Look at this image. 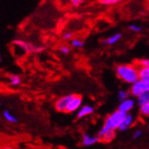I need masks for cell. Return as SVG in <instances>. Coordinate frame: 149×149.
I'll return each mask as SVG.
<instances>
[{
	"label": "cell",
	"mask_w": 149,
	"mask_h": 149,
	"mask_svg": "<svg viewBox=\"0 0 149 149\" xmlns=\"http://www.w3.org/2000/svg\"><path fill=\"white\" fill-rule=\"evenodd\" d=\"M116 74L120 79L128 84H134L137 80L139 79V67L133 64L123 63L116 66Z\"/></svg>",
	"instance_id": "1"
},
{
	"label": "cell",
	"mask_w": 149,
	"mask_h": 149,
	"mask_svg": "<svg viewBox=\"0 0 149 149\" xmlns=\"http://www.w3.org/2000/svg\"><path fill=\"white\" fill-rule=\"evenodd\" d=\"M127 113H123L119 110L113 112L112 114H110L109 116H107V118L105 119L104 121V126L108 127L110 130H118L120 126V124L123 123V121L124 120V118L126 117Z\"/></svg>",
	"instance_id": "2"
},
{
	"label": "cell",
	"mask_w": 149,
	"mask_h": 149,
	"mask_svg": "<svg viewBox=\"0 0 149 149\" xmlns=\"http://www.w3.org/2000/svg\"><path fill=\"white\" fill-rule=\"evenodd\" d=\"M149 90V80H137L134 84L130 86V93L132 97H139L143 93Z\"/></svg>",
	"instance_id": "3"
},
{
	"label": "cell",
	"mask_w": 149,
	"mask_h": 149,
	"mask_svg": "<svg viewBox=\"0 0 149 149\" xmlns=\"http://www.w3.org/2000/svg\"><path fill=\"white\" fill-rule=\"evenodd\" d=\"M13 42L15 46H17L18 47H20L21 49L24 50L27 53H39V52H42L45 49V47H38L35 45H31L29 42H26L20 39H15V40H13Z\"/></svg>",
	"instance_id": "4"
},
{
	"label": "cell",
	"mask_w": 149,
	"mask_h": 149,
	"mask_svg": "<svg viewBox=\"0 0 149 149\" xmlns=\"http://www.w3.org/2000/svg\"><path fill=\"white\" fill-rule=\"evenodd\" d=\"M73 97H74V95H67V96L60 97L55 104L56 109L58 112H65L67 106H68V104H70V102L73 98Z\"/></svg>",
	"instance_id": "5"
},
{
	"label": "cell",
	"mask_w": 149,
	"mask_h": 149,
	"mask_svg": "<svg viewBox=\"0 0 149 149\" xmlns=\"http://www.w3.org/2000/svg\"><path fill=\"white\" fill-rule=\"evenodd\" d=\"M81 104H82V97L80 96L74 95L73 98L71 100L70 104H68V106H67L65 113H73V112L80 109Z\"/></svg>",
	"instance_id": "6"
},
{
	"label": "cell",
	"mask_w": 149,
	"mask_h": 149,
	"mask_svg": "<svg viewBox=\"0 0 149 149\" xmlns=\"http://www.w3.org/2000/svg\"><path fill=\"white\" fill-rule=\"evenodd\" d=\"M134 106H135V101H134V99L128 98V99H126V100H124L123 102H120V104L119 105V108H118V110L128 114L133 109Z\"/></svg>",
	"instance_id": "7"
},
{
	"label": "cell",
	"mask_w": 149,
	"mask_h": 149,
	"mask_svg": "<svg viewBox=\"0 0 149 149\" xmlns=\"http://www.w3.org/2000/svg\"><path fill=\"white\" fill-rule=\"evenodd\" d=\"M133 121H134V117H133V115L132 114H130V113H128L127 115H126V117L124 118V120H123V123L120 124V128L118 129L120 131H126L127 130H129L130 127H131V125H132V123H133Z\"/></svg>",
	"instance_id": "8"
},
{
	"label": "cell",
	"mask_w": 149,
	"mask_h": 149,
	"mask_svg": "<svg viewBox=\"0 0 149 149\" xmlns=\"http://www.w3.org/2000/svg\"><path fill=\"white\" fill-rule=\"evenodd\" d=\"M100 140L99 137H92L90 135L85 133L83 134V138H82V144L85 146H93L96 143H97Z\"/></svg>",
	"instance_id": "9"
},
{
	"label": "cell",
	"mask_w": 149,
	"mask_h": 149,
	"mask_svg": "<svg viewBox=\"0 0 149 149\" xmlns=\"http://www.w3.org/2000/svg\"><path fill=\"white\" fill-rule=\"evenodd\" d=\"M94 112V108L91 105H84L82 107H80V109L77 113V117L78 118H83L88 115L92 114Z\"/></svg>",
	"instance_id": "10"
},
{
	"label": "cell",
	"mask_w": 149,
	"mask_h": 149,
	"mask_svg": "<svg viewBox=\"0 0 149 149\" xmlns=\"http://www.w3.org/2000/svg\"><path fill=\"white\" fill-rule=\"evenodd\" d=\"M139 77L141 80H149V67H139Z\"/></svg>",
	"instance_id": "11"
},
{
	"label": "cell",
	"mask_w": 149,
	"mask_h": 149,
	"mask_svg": "<svg viewBox=\"0 0 149 149\" xmlns=\"http://www.w3.org/2000/svg\"><path fill=\"white\" fill-rule=\"evenodd\" d=\"M121 38V34L120 33H116L114 35H112L111 37H109L107 39L104 40V44L106 45H113L115 43H117L119 40Z\"/></svg>",
	"instance_id": "12"
},
{
	"label": "cell",
	"mask_w": 149,
	"mask_h": 149,
	"mask_svg": "<svg viewBox=\"0 0 149 149\" xmlns=\"http://www.w3.org/2000/svg\"><path fill=\"white\" fill-rule=\"evenodd\" d=\"M146 103H149V90L146 91L145 93H143L140 97H138V104H139V106H141L142 104H145Z\"/></svg>",
	"instance_id": "13"
},
{
	"label": "cell",
	"mask_w": 149,
	"mask_h": 149,
	"mask_svg": "<svg viewBox=\"0 0 149 149\" xmlns=\"http://www.w3.org/2000/svg\"><path fill=\"white\" fill-rule=\"evenodd\" d=\"M115 138V130H111L108 131L104 136L101 139V140H103L104 142H111L113 139Z\"/></svg>",
	"instance_id": "14"
},
{
	"label": "cell",
	"mask_w": 149,
	"mask_h": 149,
	"mask_svg": "<svg viewBox=\"0 0 149 149\" xmlns=\"http://www.w3.org/2000/svg\"><path fill=\"white\" fill-rule=\"evenodd\" d=\"M3 115H4V118L7 120V121H9V123H17V118L15 117V116H13L9 111H7V110H5L4 111V113H3Z\"/></svg>",
	"instance_id": "15"
},
{
	"label": "cell",
	"mask_w": 149,
	"mask_h": 149,
	"mask_svg": "<svg viewBox=\"0 0 149 149\" xmlns=\"http://www.w3.org/2000/svg\"><path fill=\"white\" fill-rule=\"evenodd\" d=\"M9 82L12 86H17L21 83V78L18 75L12 74L9 76Z\"/></svg>",
	"instance_id": "16"
},
{
	"label": "cell",
	"mask_w": 149,
	"mask_h": 149,
	"mask_svg": "<svg viewBox=\"0 0 149 149\" xmlns=\"http://www.w3.org/2000/svg\"><path fill=\"white\" fill-rule=\"evenodd\" d=\"M130 95V91H126V90H120V91H119V93H118V99H119L120 102H123V101H124V100H126V99L130 98V97H129Z\"/></svg>",
	"instance_id": "17"
},
{
	"label": "cell",
	"mask_w": 149,
	"mask_h": 149,
	"mask_svg": "<svg viewBox=\"0 0 149 149\" xmlns=\"http://www.w3.org/2000/svg\"><path fill=\"white\" fill-rule=\"evenodd\" d=\"M139 111H140V113L142 116L149 117V103L142 104L139 108Z\"/></svg>",
	"instance_id": "18"
},
{
	"label": "cell",
	"mask_w": 149,
	"mask_h": 149,
	"mask_svg": "<svg viewBox=\"0 0 149 149\" xmlns=\"http://www.w3.org/2000/svg\"><path fill=\"white\" fill-rule=\"evenodd\" d=\"M71 44H72V47H77V48H80V47H82L84 46V43L79 39H72L71 41Z\"/></svg>",
	"instance_id": "19"
},
{
	"label": "cell",
	"mask_w": 149,
	"mask_h": 149,
	"mask_svg": "<svg viewBox=\"0 0 149 149\" xmlns=\"http://www.w3.org/2000/svg\"><path fill=\"white\" fill-rule=\"evenodd\" d=\"M121 0H100V3L103 5H106V6H111V5L117 4Z\"/></svg>",
	"instance_id": "20"
},
{
	"label": "cell",
	"mask_w": 149,
	"mask_h": 149,
	"mask_svg": "<svg viewBox=\"0 0 149 149\" xmlns=\"http://www.w3.org/2000/svg\"><path fill=\"white\" fill-rule=\"evenodd\" d=\"M129 28L130 31H132L134 32H139L142 31V27L140 25H137V24H130Z\"/></svg>",
	"instance_id": "21"
},
{
	"label": "cell",
	"mask_w": 149,
	"mask_h": 149,
	"mask_svg": "<svg viewBox=\"0 0 149 149\" xmlns=\"http://www.w3.org/2000/svg\"><path fill=\"white\" fill-rule=\"evenodd\" d=\"M139 67H149V59L144 58L139 61Z\"/></svg>",
	"instance_id": "22"
},
{
	"label": "cell",
	"mask_w": 149,
	"mask_h": 149,
	"mask_svg": "<svg viewBox=\"0 0 149 149\" xmlns=\"http://www.w3.org/2000/svg\"><path fill=\"white\" fill-rule=\"evenodd\" d=\"M142 134H143V131H142L141 130H136V131H135V133H134V135H133V139H139V138L142 136Z\"/></svg>",
	"instance_id": "23"
},
{
	"label": "cell",
	"mask_w": 149,
	"mask_h": 149,
	"mask_svg": "<svg viewBox=\"0 0 149 149\" xmlns=\"http://www.w3.org/2000/svg\"><path fill=\"white\" fill-rule=\"evenodd\" d=\"M85 0H70V2L73 6H79L81 3H83Z\"/></svg>",
	"instance_id": "24"
},
{
	"label": "cell",
	"mask_w": 149,
	"mask_h": 149,
	"mask_svg": "<svg viewBox=\"0 0 149 149\" xmlns=\"http://www.w3.org/2000/svg\"><path fill=\"white\" fill-rule=\"evenodd\" d=\"M60 51L63 54V55H67V54H69V52H70V48L68 47L63 46V47H60Z\"/></svg>",
	"instance_id": "25"
},
{
	"label": "cell",
	"mask_w": 149,
	"mask_h": 149,
	"mask_svg": "<svg viewBox=\"0 0 149 149\" xmlns=\"http://www.w3.org/2000/svg\"><path fill=\"white\" fill-rule=\"evenodd\" d=\"M72 32H65L63 35V38L64 40H70L72 38Z\"/></svg>",
	"instance_id": "26"
},
{
	"label": "cell",
	"mask_w": 149,
	"mask_h": 149,
	"mask_svg": "<svg viewBox=\"0 0 149 149\" xmlns=\"http://www.w3.org/2000/svg\"><path fill=\"white\" fill-rule=\"evenodd\" d=\"M6 149H12V148H6Z\"/></svg>",
	"instance_id": "27"
}]
</instances>
